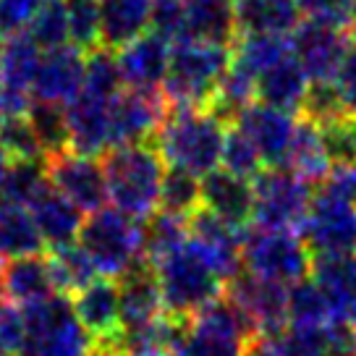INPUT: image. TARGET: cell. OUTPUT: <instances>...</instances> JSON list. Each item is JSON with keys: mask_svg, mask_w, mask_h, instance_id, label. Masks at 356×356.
Returning a JSON list of instances; mask_svg holds the SVG:
<instances>
[{"mask_svg": "<svg viewBox=\"0 0 356 356\" xmlns=\"http://www.w3.org/2000/svg\"><path fill=\"white\" fill-rule=\"evenodd\" d=\"M291 53V34H238L231 44V60L246 68L249 74H259L278 63Z\"/></svg>", "mask_w": 356, "mask_h": 356, "instance_id": "e575fe53", "label": "cell"}, {"mask_svg": "<svg viewBox=\"0 0 356 356\" xmlns=\"http://www.w3.org/2000/svg\"><path fill=\"white\" fill-rule=\"evenodd\" d=\"M236 37H238V29H236L234 0H186L184 40L231 47Z\"/></svg>", "mask_w": 356, "mask_h": 356, "instance_id": "83f0119b", "label": "cell"}, {"mask_svg": "<svg viewBox=\"0 0 356 356\" xmlns=\"http://www.w3.org/2000/svg\"><path fill=\"white\" fill-rule=\"evenodd\" d=\"M0 145L11 160H37L44 157L42 145L32 129L29 115H0Z\"/></svg>", "mask_w": 356, "mask_h": 356, "instance_id": "bcb514c9", "label": "cell"}, {"mask_svg": "<svg viewBox=\"0 0 356 356\" xmlns=\"http://www.w3.org/2000/svg\"><path fill=\"white\" fill-rule=\"evenodd\" d=\"M155 273L165 312L184 320H191L202 307L220 299V291L225 289L191 238L176 252H170L165 259H160Z\"/></svg>", "mask_w": 356, "mask_h": 356, "instance_id": "277c9868", "label": "cell"}, {"mask_svg": "<svg viewBox=\"0 0 356 356\" xmlns=\"http://www.w3.org/2000/svg\"><path fill=\"white\" fill-rule=\"evenodd\" d=\"M238 34H291L301 8L296 0H234Z\"/></svg>", "mask_w": 356, "mask_h": 356, "instance_id": "f1b7e54d", "label": "cell"}, {"mask_svg": "<svg viewBox=\"0 0 356 356\" xmlns=\"http://www.w3.org/2000/svg\"><path fill=\"white\" fill-rule=\"evenodd\" d=\"M312 280L323 291L330 320L356 325V252L312 257Z\"/></svg>", "mask_w": 356, "mask_h": 356, "instance_id": "ffe728a7", "label": "cell"}, {"mask_svg": "<svg viewBox=\"0 0 356 356\" xmlns=\"http://www.w3.org/2000/svg\"><path fill=\"white\" fill-rule=\"evenodd\" d=\"M53 186L50 176H47V157H37V160H13L8 168V176L0 191V200L19 202L24 207H29L42 191Z\"/></svg>", "mask_w": 356, "mask_h": 356, "instance_id": "8d00e7d4", "label": "cell"}, {"mask_svg": "<svg viewBox=\"0 0 356 356\" xmlns=\"http://www.w3.org/2000/svg\"><path fill=\"white\" fill-rule=\"evenodd\" d=\"M29 210H32V218L37 222V228H40V234H42L44 244L50 249L79 241L81 225H84V212L53 186L42 191L29 204Z\"/></svg>", "mask_w": 356, "mask_h": 356, "instance_id": "484cf974", "label": "cell"}, {"mask_svg": "<svg viewBox=\"0 0 356 356\" xmlns=\"http://www.w3.org/2000/svg\"><path fill=\"white\" fill-rule=\"evenodd\" d=\"M189 238L202 252V257L210 262V267L218 273V278L225 283L244 270L241 259V231L228 225L207 207H200L189 215Z\"/></svg>", "mask_w": 356, "mask_h": 356, "instance_id": "5bb4252c", "label": "cell"}, {"mask_svg": "<svg viewBox=\"0 0 356 356\" xmlns=\"http://www.w3.org/2000/svg\"><path fill=\"white\" fill-rule=\"evenodd\" d=\"M66 118L74 152L97 157L113 147V100L79 92L66 105Z\"/></svg>", "mask_w": 356, "mask_h": 356, "instance_id": "ac0fdd59", "label": "cell"}, {"mask_svg": "<svg viewBox=\"0 0 356 356\" xmlns=\"http://www.w3.org/2000/svg\"><path fill=\"white\" fill-rule=\"evenodd\" d=\"M163 89H126L113 100V147L152 139L168 115Z\"/></svg>", "mask_w": 356, "mask_h": 356, "instance_id": "9a60e30c", "label": "cell"}, {"mask_svg": "<svg viewBox=\"0 0 356 356\" xmlns=\"http://www.w3.org/2000/svg\"><path fill=\"white\" fill-rule=\"evenodd\" d=\"M202 207L244 231L254 222V189L246 178L215 168L202 176Z\"/></svg>", "mask_w": 356, "mask_h": 356, "instance_id": "603a6c76", "label": "cell"}, {"mask_svg": "<svg viewBox=\"0 0 356 356\" xmlns=\"http://www.w3.org/2000/svg\"><path fill=\"white\" fill-rule=\"evenodd\" d=\"M108 178V197L129 218L147 220L160 207V186L165 176V160L155 145H121L102 155Z\"/></svg>", "mask_w": 356, "mask_h": 356, "instance_id": "7a4b0ae2", "label": "cell"}, {"mask_svg": "<svg viewBox=\"0 0 356 356\" xmlns=\"http://www.w3.org/2000/svg\"><path fill=\"white\" fill-rule=\"evenodd\" d=\"M231 66V47L200 40L173 42L163 95L173 108H207Z\"/></svg>", "mask_w": 356, "mask_h": 356, "instance_id": "3957f363", "label": "cell"}, {"mask_svg": "<svg viewBox=\"0 0 356 356\" xmlns=\"http://www.w3.org/2000/svg\"><path fill=\"white\" fill-rule=\"evenodd\" d=\"M186 0H152V29L168 42L184 40Z\"/></svg>", "mask_w": 356, "mask_h": 356, "instance_id": "681fc988", "label": "cell"}, {"mask_svg": "<svg viewBox=\"0 0 356 356\" xmlns=\"http://www.w3.org/2000/svg\"><path fill=\"white\" fill-rule=\"evenodd\" d=\"M348 42L351 34L346 29H335L314 19L299 22L291 32V53L307 71L309 81H333Z\"/></svg>", "mask_w": 356, "mask_h": 356, "instance_id": "4fadbf2b", "label": "cell"}, {"mask_svg": "<svg viewBox=\"0 0 356 356\" xmlns=\"http://www.w3.org/2000/svg\"><path fill=\"white\" fill-rule=\"evenodd\" d=\"M327 323H330V309L314 280L301 278L293 286H289V325L325 327Z\"/></svg>", "mask_w": 356, "mask_h": 356, "instance_id": "ab89813d", "label": "cell"}, {"mask_svg": "<svg viewBox=\"0 0 356 356\" xmlns=\"http://www.w3.org/2000/svg\"><path fill=\"white\" fill-rule=\"evenodd\" d=\"M327 356H356V325L330 320L325 325Z\"/></svg>", "mask_w": 356, "mask_h": 356, "instance_id": "11a10c76", "label": "cell"}, {"mask_svg": "<svg viewBox=\"0 0 356 356\" xmlns=\"http://www.w3.org/2000/svg\"><path fill=\"white\" fill-rule=\"evenodd\" d=\"M118 307H121L123 330L142 327L165 312L155 265L147 257L136 259L118 278Z\"/></svg>", "mask_w": 356, "mask_h": 356, "instance_id": "d6986e66", "label": "cell"}, {"mask_svg": "<svg viewBox=\"0 0 356 356\" xmlns=\"http://www.w3.org/2000/svg\"><path fill=\"white\" fill-rule=\"evenodd\" d=\"M351 29L356 32V0H354V6H351Z\"/></svg>", "mask_w": 356, "mask_h": 356, "instance_id": "6125c7cd", "label": "cell"}, {"mask_svg": "<svg viewBox=\"0 0 356 356\" xmlns=\"http://www.w3.org/2000/svg\"><path fill=\"white\" fill-rule=\"evenodd\" d=\"M81 92H89L95 97L115 100L123 92V76L118 68V58L113 56L111 47H95L87 53V68H84V87Z\"/></svg>", "mask_w": 356, "mask_h": 356, "instance_id": "60d3db41", "label": "cell"}, {"mask_svg": "<svg viewBox=\"0 0 356 356\" xmlns=\"http://www.w3.org/2000/svg\"><path fill=\"white\" fill-rule=\"evenodd\" d=\"M343 115H351V113L346 111L343 97L335 87V81H312L304 105H301V118H309L317 126H323V123H330Z\"/></svg>", "mask_w": 356, "mask_h": 356, "instance_id": "7dc6e473", "label": "cell"}, {"mask_svg": "<svg viewBox=\"0 0 356 356\" xmlns=\"http://www.w3.org/2000/svg\"><path fill=\"white\" fill-rule=\"evenodd\" d=\"M234 126L241 129L252 139V145L257 147V152H259L267 168L286 165L291 142H293V131H296L293 113H286L280 108L267 105V102L254 100L241 111Z\"/></svg>", "mask_w": 356, "mask_h": 356, "instance_id": "2e32d148", "label": "cell"}, {"mask_svg": "<svg viewBox=\"0 0 356 356\" xmlns=\"http://www.w3.org/2000/svg\"><path fill=\"white\" fill-rule=\"evenodd\" d=\"M47 176L53 189L71 200L81 212H97L105 207L108 197V178L105 168L95 157L79 155L74 149H66L60 155L47 157Z\"/></svg>", "mask_w": 356, "mask_h": 356, "instance_id": "7c38bea8", "label": "cell"}, {"mask_svg": "<svg viewBox=\"0 0 356 356\" xmlns=\"http://www.w3.org/2000/svg\"><path fill=\"white\" fill-rule=\"evenodd\" d=\"M84 68H87V58L76 44L42 50L32 81V100L68 105L84 87Z\"/></svg>", "mask_w": 356, "mask_h": 356, "instance_id": "e0dca14e", "label": "cell"}, {"mask_svg": "<svg viewBox=\"0 0 356 356\" xmlns=\"http://www.w3.org/2000/svg\"><path fill=\"white\" fill-rule=\"evenodd\" d=\"M26 341L19 356H92L95 338L74 312V301L66 293L24 307Z\"/></svg>", "mask_w": 356, "mask_h": 356, "instance_id": "5b68a950", "label": "cell"}, {"mask_svg": "<svg viewBox=\"0 0 356 356\" xmlns=\"http://www.w3.org/2000/svg\"><path fill=\"white\" fill-rule=\"evenodd\" d=\"M244 356H270V351H267L265 341H262V338H257V341H252V343L246 346Z\"/></svg>", "mask_w": 356, "mask_h": 356, "instance_id": "680465c9", "label": "cell"}, {"mask_svg": "<svg viewBox=\"0 0 356 356\" xmlns=\"http://www.w3.org/2000/svg\"><path fill=\"white\" fill-rule=\"evenodd\" d=\"M74 312L81 325L95 338V346H108L121 335V307H118V283L113 278H95L89 286L71 296Z\"/></svg>", "mask_w": 356, "mask_h": 356, "instance_id": "7402d4cb", "label": "cell"}, {"mask_svg": "<svg viewBox=\"0 0 356 356\" xmlns=\"http://www.w3.org/2000/svg\"><path fill=\"white\" fill-rule=\"evenodd\" d=\"M26 341V314L19 304H0V343L8 354L19 356Z\"/></svg>", "mask_w": 356, "mask_h": 356, "instance_id": "f5cc1de1", "label": "cell"}, {"mask_svg": "<svg viewBox=\"0 0 356 356\" xmlns=\"http://www.w3.org/2000/svg\"><path fill=\"white\" fill-rule=\"evenodd\" d=\"M320 189L356 204V165H333Z\"/></svg>", "mask_w": 356, "mask_h": 356, "instance_id": "9f6ffc18", "label": "cell"}, {"mask_svg": "<svg viewBox=\"0 0 356 356\" xmlns=\"http://www.w3.org/2000/svg\"><path fill=\"white\" fill-rule=\"evenodd\" d=\"M44 0H0V37H13L29 29Z\"/></svg>", "mask_w": 356, "mask_h": 356, "instance_id": "816d5d0a", "label": "cell"}, {"mask_svg": "<svg viewBox=\"0 0 356 356\" xmlns=\"http://www.w3.org/2000/svg\"><path fill=\"white\" fill-rule=\"evenodd\" d=\"M100 42L111 50H121L152 26V0H100Z\"/></svg>", "mask_w": 356, "mask_h": 356, "instance_id": "4316f807", "label": "cell"}, {"mask_svg": "<svg viewBox=\"0 0 356 356\" xmlns=\"http://www.w3.org/2000/svg\"><path fill=\"white\" fill-rule=\"evenodd\" d=\"M301 13L314 22L330 24L335 29H351V6L354 0H296Z\"/></svg>", "mask_w": 356, "mask_h": 356, "instance_id": "f907efd6", "label": "cell"}, {"mask_svg": "<svg viewBox=\"0 0 356 356\" xmlns=\"http://www.w3.org/2000/svg\"><path fill=\"white\" fill-rule=\"evenodd\" d=\"M29 121L32 129L42 145L44 157L60 155L71 149V134H68L66 105H53V102H32L29 108Z\"/></svg>", "mask_w": 356, "mask_h": 356, "instance_id": "74e56055", "label": "cell"}, {"mask_svg": "<svg viewBox=\"0 0 356 356\" xmlns=\"http://www.w3.org/2000/svg\"><path fill=\"white\" fill-rule=\"evenodd\" d=\"M0 47H3V84H0V89L32 95V81L37 66H40L42 50L34 44V40L26 32L6 37V42Z\"/></svg>", "mask_w": 356, "mask_h": 356, "instance_id": "836d02e7", "label": "cell"}, {"mask_svg": "<svg viewBox=\"0 0 356 356\" xmlns=\"http://www.w3.org/2000/svg\"><path fill=\"white\" fill-rule=\"evenodd\" d=\"M241 259L259 278L293 286L312 273V252L296 231L249 225L241 231Z\"/></svg>", "mask_w": 356, "mask_h": 356, "instance_id": "ba28073f", "label": "cell"}, {"mask_svg": "<svg viewBox=\"0 0 356 356\" xmlns=\"http://www.w3.org/2000/svg\"><path fill=\"white\" fill-rule=\"evenodd\" d=\"M0 84H3V47H0Z\"/></svg>", "mask_w": 356, "mask_h": 356, "instance_id": "be15d7a7", "label": "cell"}, {"mask_svg": "<svg viewBox=\"0 0 356 356\" xmlns=\"http://www.w3.org/2000/svg\"><path fill=\"white\" fill-rule=\"evenodd\" d=\"M270 356H327L325 327H296L286 325L280 333L262 338Z\"/></svg>", "mask_w": 356, "mask_h": 356, "instance_id": "b9f144b4", "label": "cell"}, {"mask_svg": "<svg viewBox=\"0 0 356 356\" xmlns=\"http://www.w3.org/2000/svg\"><path fill=\"white\" fill-rule=\"evenodd\" d=\"M289 170H293L296 176H301L309 184H323L327 173L333 170V163L325 152L323 145V134L320 126L309 118H301L296 123V131H293V142H291L289 157H286V165Z\"/></svg>", "mask_w": 356, "mask_h": 356, "instance_id": "4dcf8cb0", "label": "cell"}, {"mask_svg": "<svg viewBox=\"0 0 356 356\" xmlns=\"http://www.w3.org/2000/svg\"><path fill=\"white\" fill-rule=\"evenodd\" d=\"M257 338L254 323L228 296H220L189 320L176 356H244L246 346Z\"/></svg>", "mask_w": 356, "mask_h": 356, "instance_id": "52a82bcc", "label": "cell"}, {"mask_svg": "<svg viewBox=\"0 0 356 356\" xmlns=\"http://www.w3.org/2000/svg\"><path fill=\"white\" fill-rule=\"evenodd\" d=\"M220 165H222V170H228V173H234V176L254 181L265 163H262V157L257 152V147L252 145V139H249L241 129L228 126L225 142H222Z\"/></svg>", "mask_w": 356, "mask_h": 356, "instance_id": "ee69618b", "label": "cell"}, {"mask_svg": "<svg viewBox=\"0 0 356 356\" xmlns=\"http://www.w3.org/2000/svg\"><path fill=\"white\" fill-rule=\"evenodd\" d=\"M335 87L343 97L346 111L356 115V37H351V42L346 47V56L338 66V74H335Z\"/></svg>", "mask_w": 356, "mask_h": 356, "instance_id": "db71d44e", "label": "cell"}, {"mask_svg": "<svg viewBox=\"0 0 356 356\" xmlns=\"http://www.w3.org/2000/svg\"><path fill=\"white\" fill-rule=\"evenodd\" d=\"M254 189V225L296 231L309 210L314 189L289 168H265L252 181Z\"/></svg>", "mask_w": 356, "mask_h": 356, "instance_id": "9c48e42d", "label": "cell"}, {"mask_svg": "<svg viewBox=\"0 0 356 356\" xmlns=\"http://www.w3.org/2000/svg\"><path fill=\"white\" fill-rule=\"evenodd\" d=\"M225 123L207 108H168L165 121L152 136V145L165 165L184 168L194 176H207L220 165Z\"/></svg>", "mask_w": 356, "mask_h": 356, "instance_id": "6da1fadb", "label": "cell"}, {"mask_svg": "<svg viewBox=\"0 0 356 356\" xmlns=\"http://www.w3.org/2000/svg\"><path fill=\"white\" fill-rule=\"evenodd\" d=\"M3 296H6V267L0 262V304H3Z\"/></svg>", "mask_w": 356, "mask_h": 356, "instance_id": "94428289", "label": "cell"}, {"mask_svg": "<svg viewBox=\"0 0 356 356\" xmlns=\"http://www.w3.org/2000/svg\"><path fill=\"white\" fill-rule=\"evenodd\" d=\"M11 155L6 152V147L0 145V191H3V184H6V176H8V168H11Z\"/></svg>", "mask_w": 356, "mask_h": 356, "instance_id": "6f0895ef", "label": "cell"}, {"mask_svg": "<svg viewBox=\"0 0 356 356\" xmlns=\"http://www.w3.org/2000/svg\"><path fill=\"white\" fill-rule=\"evenodd\" d=\"M92 356H121V354H118V351H113V348H105V346H95Z\"/></svg>", "mask_w": 356, "mask_h": 356, "instance_id": "91938a15", "label": "cell"}, {"mask_svg": "<svg viewBox=\"0 0 356 356\" xmlns=\"http://www.w3.org/2000/svg\"><path fill=\"white\" fill-rule=\"evenodd\" d=\"M225 296L254 323L259 338H270L289 325V286L283 283L259 278L244 267L225 283Z\"/></svg>", "mask_w": 356, "mask_h": 356, "instance_id": "8fae6325", "label": "cell"}, {"mask_svg": "<svg viewBox=\"0 0 356 356\" xmlns=\"http://www.w3.org/2000/svg\"><path fill=\"white\" fill-rule=\"evenodd\" d=\"M202 207V178L184 168H165L163 186H160V210L189 218Z\"/></svg>", "mask_w": 356, "mask_h": 356, "instance_id": "f35d334b", "label": "cell"}, {"mask_svg": "<svg viewBox=\"0 0 356 356\" xmlns=\"http://www.w3.org/2000/svg\"><path fill=\"white\" fill-rule=\"evenodd\" d=\"M186 330L189 320L163 312L157 320L142 327L121 330V335L105 348H113L121 356H176V348L184 341Z\"/></svg>", "mask_w": 356, "mask_h": 356, "instance_id": "cb8c5ba5", "label": "cell"}, {"mask_svg": "<svg viewBox=\"0 0 356 356\" xmlns=\"http://www.w3.org/2000/svg\"><path fill=\"white\" fill-rule=\"evenodd\" d=\"M8 354V351H6V348H3V343H0V356H6Z\"/></svg>", "mask_w": 356, "mask_h": 356, "instance_id": "e7e4bbea", "label": "cell"}, {"mask_svg": "<svg viewBox=\"0 0 356 356\" xmlns=\"http://www.w3.org/2000/svg\"><path fill=\"white\" fill-rule=\"evenodd\" d=\"M320 134L333 165H356V115H343L323 123Z\"/></svg>", "mask_w": 356, "mask_h": 356, "instance_id": "c3c4849f", "label": "cell"}, {"mask_svg": "<svg viewBox=\"0 0 356 356\" xmlns=\"http://www.w3.org/2000/svg\"><path fill=\"white\" fill-rule=\"evenodd\" d=\"M66 11L71 44H76L84 53L100 47V0H66Z\"/></svg>", "mask_w": 356, "mask_h": 356, "instance_id": "f6af8a7d", "label": "cell"}, {"mask_svg": "<svg viewBox=\"0 0 356 356\" xmlns=\"http://www.w3.org/2000/svg\"><path fill=\"white\" fill-rule=\"evenodd\" d=\"M173 42L157 32L142 34L118 50V68L129 89H163Z\"/></svg>", "mask_w": 356, "mask_h": 356, "instance_id": "44dd1931", "label": "cell"}, {"mask_svg": "<svg viewBox=\"0 0 356 356\" xmlns=\"http://www.w3.org/2000/svg\"><path fill=\"white\" fill-rule=\"evenodd\" d=\"M79 244L84 246L97 273L105 278H121L136 259L145 257V220L102 207L84 220Z\"/></svg>", "mask_w": 356, "mask_h": 356, "instance_id": "8992f818", "label": "cell"}, {"mask_svg": "<svg viewBox=\"0 0 356 356\" xmlns=\"http://www.w3.org/2000/svg\"><path fill=\"white\" fill-rule=\"evenodd\" d=\"M47 267H50V278H53L56 293H66V296L79 293L97 275V267L79 241L50 249Z\"/></svg>", "mask_w": 356, "mask_h": 356, "instance_id": "d6a6232c", "label": "cell"}, {"mask_svg": "<svg viewBox=\"0 0 356 356\" xmlns=\"http://www.w3.org/2000/svg\"><path fill=\"white\" fill-rule=\"evenodd\" d=\"M26 34L32 37L40 50H53V47L68 44L71 37H68L66 0H44L29 24Z\"/></svg>", "mask_w": 356, "mask_h": 356, "instance_id": "7bdbcfd3", "label": "cell"}, {"mask_svg": "<svg viewBox=\"0 0 356 356\" xmlns=\"http://www.w3.org/2000/svg\"><path fill=\"white\" fill-rule=\"evenodd\" d=\"M186 241H189V218L184 215L157 210L145 220V257L152 265L165 259Z\"/></svg>", "mask_w": 356, "mask_h": 356, "instance_id": "d590c367", "label": "cell"}, {"mask_svg": "<svg viewBox=\"0 0 356 356\" xmlns=\"http://www.w3.org/2000/svg\"><path fill=\"white\" fill-rule=\"evenodd\" d=\"M296 234L312 257L356 252V204L317 189Z\"/></svg>", "mask_w": 356, "mask_h": 356, "instance_id": "30bf717a", "label": "cell"}, {"mask_svg": "<svg viewBox=\"0 0 356 356\" xmlns=\"http://www.w3.org/2000/svg\"><path fill=\"white\" fill-rule=\"evenodd\" d=\"M44 249V238L32 218V210L19 202L0 200V257H29Z\"/></svg>", "mask_w": 356, "mask_h": 356, "instance_id": "1f68e13d", "label": "cell"}, {"mask_svg": "<svg viewBox=\"0 0 356 356\" xmlns=\"http://www.w3.org/2000/svg\"><path fill=\"white\" fill-rule=\"evenodd\" d=\"M56 293L47 259L40 254L16 257L6 265V296L19 307H32Z\"/></svg>", "mask_w": 356, "mask_h": 356, "instance_id": "f546056e", "label": "cell"}, {"mask_svg": "<svg viewBox=\"0 0 356 356\" xmlns=\"http://www.w3.org/2000/svg\"><path fill=\"white\" fill-rule=\"evenodd\" d=\"M309 76L301 68L293 53L280 58L278 63L265 68L257 79V100L267 102L273 108H280L286 113H301L307 89H309Z\"/></svg>", "mask_w": 356, "mask_h": 356, "instance_id": "d4e9b609", "label": "cell"}]
</instances>
